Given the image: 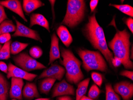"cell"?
Returning a JSON list of instances; mask_svg holds the SVG:
<instances>
[{
	"label": "cell",
	"instance_id": "cell-1",
	"mask_svg": "<svg viewBox=\"0 0 133 100\" xmlns=\"http://www.w3.org/2000/svg\"><path fill=\"white\" fill-rule=\"evenodd\" d=\"M115 28L117 30L116 33L109 43L108 46L113 52L114 57L121 60L125 68L132 69L133 62L130 57V34L126 29L119 31L117 29L116 25Z\"/></svg>",
	"mask_w": 133,
	"mask_h": 100
},
{
	"label": "cell",
	"instance_id": "cell-2",
	"mask_svg": "<svg viewBox=\"0 0 133 100\" xmlns=\"http://www.w3.org/2000/svg\"><path fill=\"white\" fill-rule=\"evenodd\" d=\"M61 55L63 58L62 63L66 72V80L71 84H78L84 77L81 68L82 62L70 50L63 48Z\"/></svg>",
	"mask_w": 133,
	"mask_h": 100
},
{
	"label": "cell",
	"instance_id": "cell-3",
	"mask_svg": "<svg viewBox=\"0 0 133 100\" xmlns=\"http://www.w3.org/2000/svg\"><path fill=\"white\" fill-rule=\"evenodd\" d=\"M85 9L84 1L69 0L66 13L62 24L71 28L75 27L83 19Z\"/></svg>",
	"mask_w": 133,
	"mask_h": 100
},
{
	"label": "cell",
	"instance_id": "cell-4",
	"mask_svg": "<svg viewBox=\"0 0 133 100\" xmlns=\"http://www.w3.org/2000/svg\"><path fill=\"white\" fill-rule=\"evenodd\" d=\"M77 52L82 59L83 67L87 72L93 70L107 71V62L99 52L79 49Z\"/></svg>",
	"mask_w": 133,
	"mask_h": 100
},
{
	"label": "cell",
	"instance_id": "cell-5",
	"mask_svg": "<svg viewBox=\"0 0 133 100\" xmlns=\"http://www.w3.org/2000/svg\"><path fill=\"white\" fill-rule=\"evenodd\" d=\"M84 33L94 48L106 41L103 29L96 21L95 13L89 16L88 23L84 29Z\"/></svg>",
	"mask_w": 133,
	"mask_h": 100
},
{
	"label": "cell",
	"instance_id": "cell-6",
	"mask_svg": "<svg viewBox=\"0 0 133 100\" xmlns=\"http://www.w3.org/2000/svg\"><path fill=\"white\" fill-rule=\"evenodd\" d=\"M13 60L16 65L23 70L28 72L46 68V67L25 52L14 56Z\"/></svg>",
	"mask_w": 133,
	"mask_h": 100
},
{
	"label": "cell",
	"instance_id": "cell-7",
	"mask_svg": "<svg viewBox=\"0 0 133 100\" xmlns=\"http://www.w3.org/2000/svg\"><path fill=\"white\" fill-rule=\"evenodd\" d=\"M13 18L16 23V29L15 33L12 35V37H24L39 41L41 43L42 42L40 35L37 31L25 26L16 19L14 16H13Z\"/></svg>",
	"mask_w": 133,
	"mask_h": 100
},
{
	"label": "cell",
	"instance_id": "cell-8",
	"mask_svg": "<svg viewBox=\"0 0 133 100\" xmlns=\"http://www.w3.org/2000/svg\"><path fill=\"white\" fill-rule=\"evenodd\" d=\"M51 66L43 71L36 80L43 78H49L55 79L61 81L65 73V70L64 68L59 64H52Z\"/></svg>",
	"mask_w": 133,
	"mask_h": 100
},
{
	"label": "cell",
	"instance_id": "cell-9",
	"mask_svg": "<svg viewBox=\"0 0 133 100\" xmlns=\"http://www.w3.org/2000/svg\"><path fill=\"white\" fill-rule=\"evenodd\" d=\"M8 67L7 78L8 79L14 77L26 80L27 81L31 82L38 77L37 74L26 72L21 68L15 66L11 63L9 64Z\"/></svg>",
	"mask_w": 133,
	"mask_h": 100
},
{
	"label": "cell",
	"instance_id": "cell-10",
	"mask_svg": "<svg viewBox=\"0 0 133 100\" xmlns=\"http://www.w3.org/2000/svg\"><path fill=\"white\" fill-rule=\"evenodd\" d=\"M75 89L73 86L65 80L56 83L52 91V98L65 95H75Z\"/></svg>",
	"mask_w": 133,
	"mask_h": 100
},
{
	"label": "cell",
	"instance_id": "cell-11",
	"mask_svg": "<svg viewBox=\"0 0 133 100\" xmlns=\"http://www.w3.org/2000/svg\"><path fill=\"white\" fill-rule=\"evenodd\" d=\"M114 90L116 93L119 94L124 100H130L133 96V83L122 81L116 83L114 86Z\"/></svg>",
	"mask_w": 133,
	"mask_h": 100
},
{
	"label": "cell",
	"instance_id": "cell-12",
	"mask_svg": "<svg viewBox=\"0 0 133 100\" xmlns=\"http://www.w3.org/2000/svg\"><path fill=\"white\" fill-rule=\"evenodd\" d=\"M24 82L22 79L11 78V86L9 92L10 98L22 100V90Z\"/></svg>",
	"mask_w": 133,
	"mask_h": 100
},
{
	"label": "cell",
	"instance_id": "cell-13",
	"mask_svg": "<svg viewBox=\"0 0 133 100\" xmlns=\"http://www.w3.org/2000/svg\"><path fill=\"white\" fill-rule=\"evenodd\" d=\"M0 4L16 13L26 22L28 20L25 17L21 1L18 0H6L0 1Z\"/></svg>",
	"mask_w": 133,
	"mask_h": 100
},
{
	"label": "cell",
	"instance_id": "cell-14",
	"mask_svg": "<svg viewBox=\"0 0 133 100\" xmlns=\"http://www.w3.org/2000/svg\"><path fill=\"white\" fill-rule=\"evenodd\" d=\"M59 39L55 33L51 37V43L50 52V60L48 65L52 64L56 60L60 58V52L59 46Z\"/></svg>",
	"mask_w": 133,
	"mask_h": 100
},
{
	"label": "cell",
	"instance_id": "cell-15",
	"mask_svg": "<svg viewBox=\"0 0 133 100\" xmlns=\"http://www.w3.org/2000/svg\"><path fill=\"white\" fill-rule=\"evenodd\" d=\"M22 95L24 98L29 100L40 97L36 84L29 82L26 83L24 86Z\"/></svg>",
	"mask_w": 133,
	"mask_h": 100
},
{
	"label": "cell",
	"instance_id": "cell-16",
	"mask_svg": "<svg viewBox=\"0 0 133 100\" xmlns=\"http://www.w3.org/2000/svg\"><path fill=\"white\" fill-rule=\"evenodd\" d=\"M35 25L43 27L48 32H50L49 22L43 15L38 13H33L30 15V27L31 28Z\"/></svg>",
	"mask_w": 133,
	"mask_h": 100
},
{
	"label": "cell",
	"instance_id": "cell-17",
	"mask_svg": "<svg viewBox=\"0 0 133 100\" xmlns=\"http://www.w3.org/2000/svg\"><path fill=\"white\" fill-rule=\"evenodd\" d=\"M56 32L63 43L66 47H69L73 41V39L67 28L64 25H61L57 29Z\"/></svg>",
	"mask_w": 133,
	"mask_h": 100
},
{
	"label": "cell",
	"instance_id": "cell-18",
	"mask_svg": "<svg viewBox=\"0 0 133 100\" xmlns=\"http://www.w3.org/2000/svg\"><path fill=\"white\" fill-rule=\"evenodd\" d=\"M44 5L39 0H23L22 9L26 14H29Z\"/></svg>",
	"mask_w": 133,
	"mask_h": 100
},
{
	"label": "cell",
	"instance_id": "cell-19",
	"mask_svg": "<svg viewBox=\"0 0 133 100\" xmlns=\"http://www.w3.org/2000/svg\"><path fill=\"white\" fill-rule=\"evenodd\" d=\"M9 83L5 77L0 73V100H7Z\"/></svg>",
	"mask_w": 133,
	"mask_h": 100
},
{
	"label": "cell",
	"instance_id": "cell-20",
	"mask_svg": "<svg viewBox=\"0 0 133 100\" xmlns=\"http://www.w3.org/2000/svg\"><path fill=\"white\" fill-rule=\"evenodd\" d=\"M56 80L52 78H45L40 81L39 89L40 92L48 95L50 92Z\"/></svg>",
	"mask_w": 133,
	"mask_h": 100
},
{
	"label": "cell",
	"instance_id": "cell-21",
	"mask_svg": "<svg viewBox=\"0 0 133 100\" xmlns=\"http://www.w3.org/2000/svg\"><path fill=\"white\" fill-rule=\"evenodd\" d=\"M90 78H87L78 84V87L76 91V100H80L82 97L84 96L87 91L89 83Z\"/></svg>",
	"mask_w": 133,
	"mask_h": 100
},
{
	"label": "cell",
	"instance_id": "cell-22",
	"mask_svg": "<svg viewBox=\"0 0 133 100\" xmlns=\"http://www.w3.org/2000/svg\"><path fill=\"white\" fill-rule=\"evenodd\" d=\"M16 29V26L12 20H5L0 25V35L15 32Z\"/></svg>",
	"mask_w": 133,
	"mask_h": 100
},
{
	"label": "cell",
	"instance_id": "cell-23",
	"mask_svg": "<svg viewBox=\"0 0 133 100\" xmlns=\"http://www.w3.org/2000/svg\"><path fill=\"white\" fill-rule=\"evenodd\" d=\"M29 45L27 43L15 41L11 43L10 46V54L15 55L19 54Z\"/></svg>",
	"mask_w": 133,
	"mask_h": 100
},
{
	"label": "cell",
	"instance_id": "cell-24",
	"mask_svg": "<svg viewBox=\"0 0 133 100\" xmlns=\"http://www.w3.org/2000/svg\"><path fill=\"white\" fill-rule=\"evenodd\" d=\"M106 100H120L119 95L114 92L110 83L106 84Z\"/></svg>",
	"mask_w": 133,
	"mask_h": 100
},
{
	"label": "cell",
	"instance_id": "cell-25",
	"mask_svg": "<svg viewBox=\"0 0 133 100\" xmlns=\"http://www.w3.org/2000/svg\"><path fill=\"white\" fill-rule=\"evenodd\" d=\"M11 41L5 43L0 50V60H8L10 57V46Z\"/></svg>",
	"mask_w": 133,
	"mask_h": 100
},
{
	"label": "cell",
	"instance_id": "cell-26",
	"mask_svg": "<svg viewBox=\"0 0 133 100\" xmlns=\"http://www.w3.org/2000/svg\"><path fill=\"white\" fill-rule=\"evenodd\" d=\"M109 6H112L125 15L131 17H133V8L128 4H110Z\"/></svg>",
	"mask_w": 133,
	"mask_h": 100
},
{
	"label": "cell",
	"instance_id": "cell-27",
	"mask_svg": "<svg viewBox=\"0 0 133 100\" xmlns=\"http://www.w3.org/2000/svg\"><path fill=\"white\" fill-rule=\"evenodd\" d=\"M29 54L33 58L37 59L42 55L43 51L41 48L38 46H34L29 50Z\"/></svg>",
	"mask_w": 133,
	"mask_h": 100
},
{
	"label": "cell",
	"instance_id": "cell-28",
	"mask_svg": "<svg viewBox=\"0 0 133 100\" xmlns=\"http://www.w3.org/2000/svg\"><path fill=\"white\" fill-rule=\"evenodd\" d=\"M101 93L98 87L96 84H93L89 91L88 93V97L92 99H95L99 97Z\"/></svg>",
	"mask_w": 133,
	"mask_h": 100
},
{
	"label": "cell",
	"instance_id": "cell-29",
	"mask_svg": "<svg viewBox=\"0 0 133 100\" xmlns=\"http://www.w3.org/2000/svg\"><path fill=\"white\" fill-rule=\"evenodd\" d=\"M91 77L96 85L99 87L101 86L103 82V78L101 74L96 72H92L91 73Z\"/></svg>",
	"mask_w": 133,
	"mask_h": 100
},
{
	"label": "cell",
	"instance_id": "cell-30",
	"mask_svg": "<svg viewBox=\"0 0 133 100\" xmlns=\"http://www.w3.org/2000/svg\"><path fill=\"white\" fill-rule=\"evenodd\" d=\"M8 19L5 13L4 7L0 4V25L5 20Z\"/></svg>",
	"mask_w": 133,
	"mask_h": 100
},
{
	"label": "cell",
	"instance_id": "cell-31",
	"mask_svg": "<svg viewBox=\"0 0 133 100\" xmlns=\"http://www.w3.org/2000/svg\"><path fill=\"white\" fill-rule=\"evenodd\" d=\"M11 37L10 33H6L0 35V44H5L11 39Z\"/></svg>",
	"mask_w": 133,
	"mask_h": 100
},
{
	"label": "cell",
	"instance_id": "cell-32",
	"mask_svg": "<svg viewBox=\"0 0 133 100\" xmlns=\"http://www.w3.org/2000/svg\"><path fill=\"white\" fill-rule=\"evenodd\" d=\"M120 75L125 77L129 79H130L131 80H133V72L132 71H129L128 70H123L120 73Z\"/></svg>",
	"mask_w": 133,
	"mask_h": 100
},
{
	"label": "cell",
	"instance_id": "cell-33",
	"mask_svg": "<svg viewBox=\"0 0 133 100\" xmlns=\"http://www.w3.org/2000/svg\"><path fill=\"white\" fill-rule=\"evenodd\" d=\"M125 24L130 29L131 33H133V20L132 18H129L126 19L125 21Z\"/></svg>",
	"mask_w": 133,
	"mask_h": 100
},
{
	"label": "cell",
	"instance_id": "cell-34",
	"mask_svg": "<svg viewBox=\"0 0 133 100\" xmlns=\"http://www.w3.org/2000/svg\"><path fill=\"white\" fill-rule=\"evenodd\" d=\"M112 66L115 67H119L122 64L121 60L116 57H114L112 61Z\"/></svg>",
	"mask_w": 133,
	"mask_h": 100
},
{
	"label": "cell",
	"instance_id": "cell-35",
	"mask_svg": "<svg viewBox=\"0 0 133 100\" xmlns=\"http://www.w3.org/2000/svg\"><path fill=\"white\" fill-rule=\"evenodd\" d=\"M98 0H92L90 3V6L91 12L92 13L95 11V9L97 6L98 3Z\"/></svg>",
	"mask_w": 133,
	"mask_h": 100
},
{
	"label": "cell",
	"instance_id": "cell-36",
	"mask_svg": "<svg viewBox=\"0 0 133 100\" xmlns=\"http://www.w3.org/2000/svg\"><path fill=\"white\" fill-rule=\"evenodd\" d=\"M0 70L6 74L8 73V66L4 62L0 61Z\"/></svg>",
	"mask_w": 133,
	"mask_h": 100
},
{
	"label": "cell",
	"instance_id": "cell-37",
	"mask_svg": "<svg viewBox=\"0 0 133 100\" xmlns=\"http://www.w3.org/2000/svg\"><path fill=\"white\" fill-rule=\"evenodd\" d=\"M56 100H73V99L70 96L65 95L57 97Z\"/></svg>",
	"mask_w": 133,
	"mask_h": 100
},
{
	"label": "cell",
	"instance_id": "cell-38",
	"mask_svg": "<svg viewBox=\"0 0 133 100\" xmlns=\"http://www.w3.org/2000/svg\"><path fill=\"white\" fill-rule=\"evenodd\" d=\"M80 100H94L93 99H91V98H90L88 97L85 96H83L81 97Z\"/></svg>",
	"mask_w": 133,
	"mask_h": 100
},
{
	"label": "cell",
	"instance_id": "cell-39",
	"mask_svg": "<svg viewBox=\"0 0 133 100\" xmlns=\"http://www.w3.org/2000/svg\"><path fill=\"white\" fill-rule=\"evenodd\" d=\"M35 100H50V99L49 98H38Z\"/></svg>",
	"mask_w": 133,
	"mask_h": 100
},
{
	"label": "cell",
	"instance_id": "cell-40",
	"mask_svg": "<svg viewBox=\"0 0 133 100\" xmlns=\"http://www.w3.org/2000/svg\"><path fill=\"white\" fill-rule=\"evenodd\" d=\"M130 58L131 59H133V46H132V49H131V55Z\"/></svg>",
	"mask_w": 133,
	"mask_h": 100
},
{
	"label": "cell",
	"instance_id": "cell-41",
	"mask_svg": "<svg viewBox=\"0 0 133 100\" xmlns=\"http://www.w3.org/2000/svg\"><path fill=\"white\" fill-rule=\"evenodd\" d=\"M2 45H1V44H0V50H1V48H2Z\"/></svg>",
	"mask_w": 133,
	"mask_h": 100
},
{
	"label": "cell",
	"instance_id": "cell-42",
	"mask_svg": "<svg viewBox=\"0 0 133 100\" xmlns=\"http://www.w3.org/2000/svg\"><path fill=\"white\" fill-rule=\"evenodd\" d=\"M11 100H16V99H15V98H13V99H12Z\"/></svg>",
	"mask_w": 133,
	"mask_h": 100
}]
</instances>
